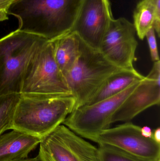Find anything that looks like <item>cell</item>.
I'll list each match as a JSON object with an SVG mask.
<instances>
[{
  "label": "cell",
  "mask_w": 160,
  "mask_h": 161,
  "mask_svg": "<svg viewBox=\"0 0 160 161\" xmlns=\"http://www.w3.org/2000/svg\"><path fill=\"white\" fill-rule=\"evenodd\" d=\"M82 0H15L7 9L18 30L54 40L71 31Z\"/></svg>",
  "instance_id": "1"
},
{
  "label": "cell",
  "mask_w": 160,
  "mask_h": 161,
  "mask_svg": "<svg viewBox=\"0 0 160 161\" xmlns=\"http://www.w3.org/2000/svg\"><path fill=\"white\" fill-rule=\"evenodd\" d=\"M75 106L72 96L21 94L12 130L42 138L63 124Z\"/></svg>",
  "instance_id": "2"
},
{
  "label": "cell",
  "mask_w": 160,
  "mask_h": 161,
  "mask_svg": "<svg viewBox=\"0 0 160 161\" xmlns=\"http://www.w3.org/2000/svg\"><path fill=\"white\" fill-rule=\"evenodd\" d=\"M121 69L106 59L99 50L91 47L81 39L79 57L64 75L76 101L75 109L87 104L107 79Z\"/></svg>",
  "instance_id": "3"
},
{
  "label": "cell",
  "mask_w": 160,
  "mask_h": 161,
  "mask_svg": "<svg viewBox=\"0 0 160 161\" xmlns=\"http://www.w3.org/2000/svg\"><path fill=\"white\" fill-rule=\"evenodd\" d=\"M47 40L18 29L0 39V96L21 94L27 65Z\"/></svg>",
  "instance_id": "4"
},
{
  "label": "cell",
  "mask_w": 160,
  "mask_h": 161,
  "mask_svg": "<svg viewBox=\"0 0 160 161\" xmlns=\"http://www.w3.org/2000/svg\"><path fill=\"white\" fill-rule=\"evenodd\" d=\"M21 94L71 96L54 59L52 42L45 41L31 58L24 72Z\"/></svg>",
  "instance_id": "5"
},
{
  "label": "cell",
  "mask_w": 160,
  "mask_h": 161,
  "mask_svg": "<svg viewBox=\"0 0 160 161\" xmlns=\"http://www.w3.org/2000/svg\"><path fill=\"white\" fill-rule=\"evenodd\" d=\"M141 81L116 95L75 109L63 125L82 138L92 141L111 128L114 114Z\"/></svg>",
  "instance_id": "6"
},
{
  "label": "cell",
  "mask_w": 160,
  "mask_h": 161,
  "mask_svg": "<svg viewBox=\"0 0 160 161\" xmlns=\"http://www.w3.org/2000/svg\"><path fill=\"white\" fill-rule=\"evenodd\" d=\"M39 144L41 161H101L98 147L64 125L42 137Z\"/></svg>",
  "instance_id": "7"
},
{
  "label": "cell",
  "mask_w": 160,
  "mask_h": 161,
  "mask_svg": "<svg viewBox=\"0 0 160 161\" xmlns=\"http://www.w3.org/2000/svg\"><path fill=\"white\" fill-rule=\"evenodd\" d=\"M133 24L124 18L114 19L103 37L99 50L106 59L122 69H134L138 43Z\"/></svg>",
  "instance_id": "8"
},
{
  "label": "cell",
  "mask_w": 160,
  "mask_h": 161,
  "mask_svg": "<svg viewBox=\"0 0 160 161\" xmlns=\"http://www.w3.org/2000/svg\"><path fill=\"white\" fill-rule=\"evenodd\" d=\"M91 141L115 147L141 158L160 161V144L152 138L143 137L141 127L130 122L110 128Z\"/></svg>",
  "instance_id": "9"
},
{
  "label": "cell",
  "mask_w": 160,
  "mask_h": 161,
  "mask_svg": "<svg viewBox=\"0 0 160 161\" xmlns=\"http://www.w3.org/2000/svg\"><path fill=\"white\" fill-rule=\"evenodd\" d=\"M113 19L109 0H82L70 32H75L89 46L99 50Z\"/></svg>",
  "instance_id": "10"
},
{
  "label": "cell",
  "mask_w": 160,
  "mask_h": 161,
  "mask_svg": "<svg viewBox=\"0 0 160 161\" xmlns=\"http://www.w3.org/2000/svg\"><path fill=\"white\" fill-rule=\"evenodd\" d=\"M160 102V61L154 62L149 73L145 76L125 99L111 118L112 124L129 122L138 114Z\"/></svg>",
  "instance_id": "11"
},
{
  "label": "cell",
  "mask_w": 160,
  "mask_h": 161,
  "mask_svg": "<svg viewBox=\"0 0 160 161\" xmlns=\"http://www.w3.org/2000/svg\"><path fill=\"white\" fill-rule=\"evenodd\" d=\"M41 138L16 130L0 136V161H18L28 157Z\"/></svg>",
  "instance_id": "12"
},
{
  "label": "cell",
  "mask_w": 160,
  "mask_h": 161,
  "mask_svg": "<svg viewBox=\"0 0 160 161\" xmlns=\"http://www.w3.org/2000/svg\"><path fill=\"white\" fill-rule=\"evenodd\" d=\"M80 40L76 33L70 32L51 41L54 59L64 76L72 68L79 57Z\"/></svg>",
  "instance_id": "13"
},
{
  "label": "cell",
  "mask_w": 160,
  "mask_h": 161,
  "mask_svg": "<svg viewBox=\"0 0 160 161\" xmlns=\"http://www.w3.org/2000/svg\"><path fill=\"white\" fill-rule=\"evenodd\" d=\"M144 77L135 69H121L110 76L95 96L86 105L93 104L116 95L130 86L142 81Z\"/></svg>",
  "instance_id": "14"
},
{
  "label": "cell",
  "mask_w": 160,
  "mask_h": 161,
  "mask_svg": "<svg viewBox=\"0 0 160 161\" xmlns=\"http://www.w3.org/2000/svg\"><path fill=\"white\" fill-rule=\"evenodd\" d=\"M134 27L141 40H143L147 33L153 27L155 20V10L148 0H142L137 5L133 14Z\"/></svg>",
  "instance_id": "15"
},
{
  "label": "cell",
  "mask_w": 160,
  "mask_h": 161,
  "mask_svg": "<svg viewBox=\"0 0 160 161\" xmlns=\"http://www.w3.org/2000/svg\"><path fill=\"white\" fill-rule=\"evenodd\" d=\"M21 94L0 96V135L12 130L13 120Z\"/></svg>",
  "instance_id": "16"
},
{
  "label": "cell",
  "mask_w": 160,
  "mask_h": 161,
  "mask_svg": "<svg viewBox=\"0 0 160 161\" xmlns=\"http://www.w3.org/2000/svg\"><path fill=\"white\" fill-rule=\"evenodd\" d=\"M98 145L101 161H151L141 158L111 146Z\"/></svg>",
  "instance_id": "17"
},
{
  "label": "cell",
  "mask_w": 160,
  "mask_h": 161,
  "mask_svg": "<svg viewBox=\"0 0 160 161\" xmlns=\"http://www.w3.org/2000/svg\"><path fill=\"white\" fill-rule=\"evenodd\" d=\"M150 50L151 59L153 62L160 60L157 44L156 39V32L153 27L148 31L146 35Z\"/></svg>",
  "instance_id": "18"
},
{
  "label": "cell",
  "mask_w": 160,
  "mask_h": 161,
  "mask_svg": "<svg viewBox=\"0 0 160 161\" xmlns=\"http://www.w3.org/2000/svg\"><path fill=\"white\" fill-rule=\"evenodd\" d=\"M153 5L155 10V20L153 28L158 37L160 33V0H148Z\"/></svg>",
  "instance_id": "19"
},
{
  "label": "cell",
  "mask_w": 160,
  "mask_h": 161,
  "mask_svg": "<svg viewBox=\"0 0 160 161\" xmlns=\"http://www.w3.org/2000/svg\"><path fill=\"white\" fill-rule=\"evenodd\" d=\"M141 133L145 138H152L153 131L149 127L145 126L141 127Z\"/></svg>",
  "instance_id": "20"
},
{
  "label": "cell",
  "mask_w": 160,
  "mask_h": 161,
  "mask_svg": "<svg viewBox=\"0 0 160 161\" xmlns=\"http://www.w3.org/2000/svg\"><path fill=\"white\" fill-rule=\"evenodd\" d=\"M15 0H0V11H6L10 5Z\"/></svg>",
  "instance_id": "21"
},
{
  "label": "cell",
  "mask_w": 160,
  "mask_h": 161,
  "mask_svg": "<svg viewBox=\"0 0 160 161\" xmlns=\"http://www.w3.org/2000/svg\"><path fill=\"white\" fill-rule=\"evenodd\" d=\"M152 139L157 143L160 144V127L157 128L154 130L152 133Z\"/></svg>",
  "instance_id": "22"
},
{
  "label": "cell",
  "mask_w": 160,
  "mask_h": 161,
  "mask_svg": "<svg viewBox=\"0 0 160 161\" xmlns=\"http://www.w3.org/2000/svg\"><path fill=\"white\" fill-rule=\"evenodd\" d=\"M8 14L6 11L5 10H1L0 11V21L8 20Z\"/></svg>",
  "instance_id": "23"
},
{
  "label": "cell",
  "mask_w": 160,
  "mask_h": 161,
  "mask_svg": "<svg viewBox=\"0 0 160 161\" xmlns=\"http://www.w3.org/2000/svg\"><path fill=\"white\" fill-rule=\"evenodd\" d=\"M18 161H40V159L39 158V156H37L35 158H26L24 159Z\"/></svg>",
  "instance_id": "24"
},
{
  "label": "cell",
  "mask_w": 160,
  "mask_h": 161,
  "mask_svg": "<svg viewBox=\"0 0 160 161\" xmlns=\"http://www.w3.org/2000/svg\"></svg>",
  "instance_id": "25"
}]
</instances>
